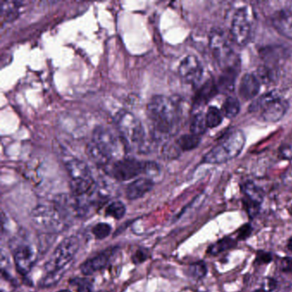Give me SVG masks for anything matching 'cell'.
Here are the masks:
<instances>
[{
	"label": "cell",
	"mask_w": 292,
	"mask_h": 292,
	"mask_svg": "<svg viewBox=\"0 0 292 292\" xmlns=\"http://www.w3.org/2000/svg\"><path fill=\"white\" fill-rule=\"evenodd\" d=\"M147 113L154 139L159 141L176 133L179 113L178 107L171 98L165 95L153 96L147 106Z\"/></svg>",
	"instance_id": "cell-1"
},
{
	"label": "cell",
	"mask_w": 292,
	"mask_h": 292,
	"mask_svg": "<svg viewBox=\"0 0 292 292\" xmlns=\"http://www.w3.org/2000/svg\"><path fill=\"white\" fill-rule=\"evenodd\" d=\"M114 123L125 148L140 151L148 148L144 126L134 114L128 111H119L114 118Z\"/></svg>",
	"instance_id": "cell-2"
},
{
	"label": "cell",
	"mask_w": 292,
	"mask_h": 292,
	"mask_svg": "<svg viewBox=\"0 0 292 292\" xmlns=\"http://www.w3.org/2000/svg\"><path fill=\"white\" fill-rule=\"evenodd\" d=\"M246 143L245 135L240 130L227 131L220 142L203 158V162L212 165H220L237 158Z\"/></svg>",
	"instance_id": "cell-3"
},
{
	"label": "cell",
	"mask_w": 292,
	"mask_h": 292,
	"mask_svg": "<svg viewBox=\"0 0 292 292\" xmlns=\"http://www.w3.org/2000/svg\"><path fill=\"white\" fill-rule=\"evenodd\" d=\"M289 109V103L275 92H269L255 100L249 107V112L260 113L266 123H276L283 119Z\"/></svg>",
	"instance_id": "cell-4"
},
{
	"label": "cell",
	"mask_w": 292,
	"mask_h": 292,
	"mask_svg": "<svg viewBox=\"0 0 292 292\" xmlns=\"http://www.w3.org/2000/svg\"><path fill=\"white\" fill-rule=\"evenodd\" d=\"M78 238L75 236L65 237L64 240L56 247L49 260L46 263V273L62 272L64 273L70 266V262L78 251Z\"/></svg>",
	"instance_id": "cell-5"
},
{
	"label": "cell",
	"mask_w": 292,
	"mask_h": 292,
	"mask_svg": "<svg viewBox=\"0 0 292 292\" xmlns=\"http://www.w3.org/2000/svg\"><path fill=\"white\" fill-rule=\"evenodd\" d=\"M209 47L214 58L222 70L237 67L234 52L225 34L219 29H214L209 35Z\"/></svg>",
	"instance_id": "cell-6"
},
{
	"label": "cell",
	"mask_w": 292,
	"mask_h": 292,
	"mask_svg": "<svg viewBox=\"0 0 292 292\" xmlns=\"http://www.w3.org/2000/svg\"><path fill=\"white\" fill-rule=\"evenodd\" d=\"M32 219L39 227L53 232L63 231L68 221L55 204L38 206L33 211Z\"/></svg>",
	"instance_id": "cell-7"
},
{
	"label": "cell",
	"mask_w": 292,
	"mask_h": 292,
	"mask_svg": "<svg viewBox=\"0 0 292 292\" xmlns=\"http://www.w3.org/2000/svg\"><path fill=\"white\" fill-rule=\"evenodd\" d=\"M92 142L111 160L120 155L121 144L124 145L119 136H117L112 130L103 126H98L94 129Z\"/></svg>",
	"instance_id": "cell-8"
},
{
	"label": "cell",
	"mask_w": 292,
	"mask_h": 292,
	"mask_svg": "<svg viewBox=\"0 0 292 292\" xmlns=\"http://www.w3.org/2000/svg\"><path fill=\"white\" fill-rule=\"evenodd\" d=\"M109 171L113 178L125 182L145 173V161L131 158H121L111 165Z\"/></svg>",
	"instance_id": "cell-9"
},
{
	"label": "cell",
	"mask_w": 292,
	"mask_h": 292,
	"mask_svg": "<svg viewBox=\"0 0 292 292\" xmlns=\"http://www.w3.org/2000/svg\"><path fill=\"white\" fill-rule=\"evenodd\" d=\"M251 23L246 8L237 10L232 19L231 35L232 41L239 47H245L251 39Z\"/></svg>",
	"instance_id": "cell-10"
},
{
	"label": "cell",
	"mask_w": 292,
	"mask_h": 292,
	"mask_svg": "<svg viewBox=\"0 0 292 292\" xmlns=\"http://www.w3.org/2000/svg\"><path fill=\"white\" fill-rule=\"evenodd\" d=\"M13 257L18 273L27 276L36 263L37 253L35 247L28 243H20L15 247Z\"/></svg>",
	"instance_id": "cell-11"
},
{
	"label": "cell",
	"mask_w": 292,
	"mask_h": 292,
	"mask_svg": "<svg viewBox=\"0 0 292 292\" xmlns=\"http://www.w3.org/2000/svg\"><path fill=\"white\" fill-rule=\"evenodd\" d=\"M178 74L185 83L197 85L203 77V67L196 56L188 55L181 61Z\"/></svg>",
	"instance_id": "cell-12"
},
{
	"label": "cell",
	"mask_w": 292,
	"mask_h": 292,
	"mask_svg": "<svg viewBox=\"0 0 292 292\" xmlns=\"http://www.w3.org/2000/svg\"><path fill=\"white\" fill-rule=\"evenodd\" d=\"M119 247H110L99 253L95 256L87 259L80 266L81 272L84 276H91L95 272L106 268L110 263Z\"/></svg>",
	"instance_id": "cell-13"
},
{
	"label": "cell",
	"mask_w": 292,
	"mask_h": 292,
	"mask_svg": "<svg viewBox=\"0 0 292 292\" xmlns=\"http://www.w3.org/2000/svg\"><path fill=\"white\" fill-rule=\"evenodd\" d=\"M272 26L283 37L292 40V11L280 10L271 18Z\"/></svg>",
	"instance_id": "cell-14"
},
{
	"label": "cell",
	"mask_w": 292,
	"mask_h": 292,
	"mask_svg": "<svg viewBox=\"0 0 292 292\" xmlns=\"http://www.w3.org/2000/svg\"><path fill=\"white\" fill-rule=\"evenodd\" d=\"M153 180L149 177H140L127 186L125 194L128 200L135 201L144 197L153 188Z\"/></svg>",
	"instance_id": "cell-15"
},
{
	"label": "cell",
	"mask_w": 292,
	"mask_h": 292,
	"mask_svg": "<svg viewBox=\"0 0 292 292\" xmlns=\"http://www.w3.org/2000/svg\"><path fill=\"white\" fill-rule=\"evenodd\" d=\"M260 88V81L257 77L252 74H246L239 84V94L244 101H249L257 96Z\"/></svg>",
	"instance_id": "cell-16"
},
{
	"label": "cell",
	"mask_w": 292,
	"mask_h": 292,
	"mask_svg": "<svg viewBox=\"0 0 292 292\" xmlns=\"http://www.w3.org/2000/svg\"><path fill=\"white\" fill-rule=\"evenodd\" d=\"M65 168L70 180L93 178L89 167L81 159L76 158L68 159L65 162Z\"/></svg>",
	"instance_id": "cell-17"
},
{
	"label": "cell",
	"mask_w": 292,
	"mask_h": 292,
	"mask_svg": "<svg viewBox=\"0 0 292 292\" xmlns=\"http://www.w3.org/2000/svg\"><path fill=\"white\" fill-rule=\"evenodd\" d=\"M219 88L216 83L212 79L208 80L203 84L202 87L198 90L196 98H194V106L202 107L207 104L208 102L217 94Z\"/></svg>",
	"instance_id": "cell-18"
},
{
	"label": "cell",
	"mask_w": 292,
	"mask_h": 292,
	"mask_svg": "<svg viewBox=\"0 0 292 292\" xmlns=\"http://www.w3.org/2000/svg\"><path fill=\"white\" fill-rule=\"evenodd\" d=\"M243 192L244 194L243 202L260 206L263 203L265 193L262 188L253 182H247L243 184Z\"/></svg>",
	"instance_id": "cell-19"
},
{
	"label": "cell",
	"mask_w": 292,
	"mask_h": 292,
	"mask_svg": "<svg viewBox=\"0 0 292 292\" xmlns=\"http://www.w3.org/2000/svg\"><path fill=\"white\" fill-rule=\"evenodd\" d=\"M237 77V69L236 67H231L226 70H223V74L220 76L218 88L222 89L225 92H232L234 88L235 81Z\"/></svg>",
	"instance_id": "cell-20"
},
{
	"label": "cell",
	"mask_w": 292,
	"mask_h": 292,
	"mask_svg": "<svg viewBox=\"0 0 292 292\" xmlns=\"http://www.w3.org/2000/svg\"><path fill=\"white\" fill-rule=\"evenodd\" d=\"M237 241L235 240L234 238L230 237H224L222 239L213 243L211 246H209L208 253L213 256L220 255L223 252L233 249L237 246Z\"/></svg>",
	"instance_id": "cell-21"
},
{
	"label": "cell",
	"mask_w": 292,
	"mask_h": 292,
	"mask_svg": "<svg viewBox=\"0 0 292 292\" xmlns=\"http://www.w3.org/2000/svg\"><path fill=\"white\" fill-rule=\"evenodd\" d=\"M23 6L22 2L19 1H2L1 2V14L5 20L12 21L19 15V10Z\"/></svg>",
	"instance_id": "cell-22"
},
{
	"label": "cell",
	"mask_w": 292,
	"mask_h": 292,
	"mask_svg": "<svg viewBox=\"0 0 292 292\" xmlns=\"http://www.w3.org/2000/svg\"><path fill=\"white\" fill-rule=\"evenodd\" d=\"M86 153L88 158L96 165H107L111 161V159L92 141L87 144Z\"/></svg>",
	"instance_id": "cell-23"
},
{
	"label": "cell",
	"mask_w": 292,
	"mask_h": 292,
	"mask_svg": "<svg viewBox=\"0 0 292 292\" xmlns=\"http://www.w3.org/2000/svg\"><path fill=\"white\" fill-rule=\"evenodd\" d=\"M201 142V136H196L193 134H187L180 136L176 141V146L182 151L193 150L199 146Z\"/></svg>",
	"instance_id": "cell-24"
},
{
	"label": "cell",
	"mask_w": 292,
	"mask_h": 292,
	"mask_svg": "<svg viewBox=\"0 0 292 292\" xmlns=\"http://www.w3.org/2000/svg\"><path fill=\"white\" fill-rule=\"evenodd\" d=\"M221 112L227 119H233L240 112V103L237 99L229 96L223 104Z\"/></svg>",
	"instance_id": "cell-25"
},
{
	"label": "cell",
	"mask_w": 292,
	"mask_h": 292,
	"mask_svg": "<svg viewBox=\"0 0 292 292\" xmlns=\"http://www.w3.org/2000/svg\"><path fill=\"white\" fill-rule=\"evenodd\" d=\"M126 214V208L120 201H115L107 206L105 214L107 217H112L115 220H121Z\"/></svg>",
	"instance_id": "cell-26"
},
{
	"label": "cell",
	"mask_w": 292,
	"mask_h": 292,
	"mask_svg": "<svg viewBox=\"0 0 292 292\" xmlns=\"http://www.w3.org/2000/svg\"><path fill=\"white\" fill-rule=\"evenodd\" d=\"M207 127L213 129L222 123L223 113L217 107H210L205 115Z\"/></svg>",
	"instance_id": "cell-27"
},
{
	"label": "cell",
	"mask_w": 292,
	"mask_h": 292,
	"mask_svg": "<svg viewBox=\"0 0 292 292\" xmlns=\"http://www.w3.org/2000/svg\"><path fill=\"white\" fill-rule=\"evenodd\" d=\"M207 128L205 115H203V113H197L191 121L190 133L201 136L205 133Z\"/></svg>",
	"instance_id": "cell-28"
},
{
	"label": "cell",
	"mask_w": 292,
	"mask_h": 292,
	"mask_svg": "<svg viewBox=\"0 0 292 292\" xmlns=\"http://www.w3.org/2000/svg\"><path fill=\"white\" fill-rule=\"evenodd\" d=\"M207 273H208V267L203 260L197 261L188 266V274L191 278L202 279L205 277Z\"/></svg>",
	"instance_id": "cell-29"
},
{
	"label": "cell",
	"mask_w": 292,
	"mask_h": 292,
	"mask_svg": "<svg viewBox=\"0 0 292 292\" xmlns=\"http://www.w3.org/2000/svg\"><path fill=\"white\" fill-rule=\"evenodd\" d=\"M70 285L75 287L76 292H93V283L88 278H71L69 281Z\"/></svg>",
	"instance_id": "cell-30"
},
{
	"label": "cell",
	"mask_w": 292,
	"mask_h": 292,
	"mask_svg": "<svg viewBox=\"0 0 292 292\" xmlns=\"http://www.w3.org/2000/svg\"><path fill=\"white\" fill-rule=\"evenodd\" d=\"M112 232V226L107 223H98L92 229V233L96 239L102 240L107 238Z\"/></svg>",
	"instance_id": "cell-31"
},
{
	"label": "cell",
	"mask_w": 292,
	"mask_h": 292,
	"mask_svg": "<svg viewBox=\"0 0 292 292\" xmlns=\"http://www.w3.org/2000/svg\"><path fill=\"white\" fill-rule=\"evenodd\" d=\"M149 256H150V252L148 249H145V248H139V249H136V252L132 255L131 260H132L133 263L137 265V264H141L146 261L149 258Z\"/></svg>",
	"instance_id": "cell-32"
},
{
	"label": "cell",
	"mask_w": 292,
	"mask_h": 292,
	"mask_svg": "<svg viewBox=\"0 0 292 292\" xmlns=\"http://www.w3.org/2000/svg\"><path fill=\"white\" fill-rule=\"evenodd\" d=\"M272 260V255L270 252L264 251V250H258L256 252V257L255 262L257 265H264L268 264Z\"/></svg>",
	"instance_id": "cell-33"
},
{
	"label": "cell",
	"mask_w": 292,
	"mask_h": 292,
	"mask_svg": "<svg viewBox=\"0 0 292 292\" xmlns=\"http://www.w3.org/2000/svg\"><path fill=\"white\" fill-rule=\"evenodd\" d=\"M252 232H253V228H252L251 225L246 224L237 230V240H245L247 238H249L250 235L252 234Z\"/></svg>",
	"instance_id": "cell-34"
},
{
	"label": "cell",
	"mask_w": 292,
	"mask_h": 292,
	"mask_svg": "<svg viewBox=\"0 0 292 292\" xmlns=\"http://www.w3.org/2000/svg\"><path fill=\"white\" fill-rule=\"evenodd\" d=\"M159 172L158 164L153 161H145V174L148 176H155Z\"/></svg>",
	"instance_id": "cell-35"
},
{
	"label": "cell",
	"mask_w": 292,
	"mask_h": 292,
	"mask_svg": "<svg viewBox=\"0 0 292 292\" xmlns=\"http://www.w3.org/2000/svg\"><path fill=\"white\" fill-rule=\"evenodd\" d=\"M279 269L281 272L292 273V258L284 257L281 259Z\"/></svg>",
	"instance_id": "cell-36"
},
{
	"label": "cell",
	"mask_w": 292,
	"mask_h": 292,
	"mask_svg": "<svg viewBox=\"0 0 292 292\" xmlns=\"http://www.w3.org/2000/svg\"><path fill=\"white\" fill-rule=\"evenodd\" d=\"M177 148L174 147V146H165L163 149V154L165 157H169V158L176 157L177 155V151L179 150V148Z\"/></svg>",
	"instance_id": "cell-37"
},
{
	"label": "cell",
	"mask_w": 292,
	"mask_h": 292,
	"mask_svg": "<svg viewBox=\"0 0 292 292\" xmlns=\"http://www.w3.org/2000/svg\"><path fill=\"white\" fill-rule=\"evenodd\" d=\"M280 156L284 159H292V147L289 145L283 146L279 150Z\"/></svg>",
	"instance_id": "cell-38"
},
{
	"label": "cell",
	"mask_w": 292,
	"mask_h": 292,
	"mask_svg": "<svg viewBox=\"0 0 292 292\" xmlns=\"http://www.w3.org/2000/svg\"><path fill=\"white\" fill-rule=\"evenodd\" d=\"M282 180H283L284 185L292 187V167H289V169H287L286 171H284V173L282 176Z\"/></svg>",
	"instance_id": "cell-39"
},
{
	"label": "cell",
	"mask_w": 292,
	"mask_h": 292,
	"mask_svg": "<svg viewBox=\"0 0 292 292\" xmlns=\"http://www.w3.org/2000/svg\"><path fill=\"white\" fill-rule=\"evenodd\" d=\"M264 283H265V287H264L263 289H266L269 292L272 291L273 289H276L277 284H278L277 281L275 280L274 278H266Z\"/></svg>",
	"instance_id": "cell-40"
},
{
	"label": "cell",
	"mask_w": 292,
	"mask_h": 292,
	"mask_svg": "<svg viewBox=\"0 0 292 292\" xmlns=\"http://www.w3.org/2000/svg\"><path fill=\"white\" fill-rule=\"evenodd\" d=\"M287 248L292 253V237L289 238L288 243H287Z\"/></svg>",
	"instance_id": "cell-41"
},
{
	"label": "cell",
	"mask_w": 292,
	"mask_h": 292,
	"mask_svg": "<svg viewBox=\"0 0 292 292\" xmlns=\"http://www.w3.org/2000/svg\"><path fill=\"white\" fill-rule=\"evenodd\" d=\"M252 292H269L266 290V289H263V288H260V289H255L254 291Z\"/></svg>",
	"instance_id": "cell-42"
},
{
	"label": "cell",
	"mask_w": 292,
	"mask_h": 292,
	"mask_svg": "<svg viewBox=\"0 0 292 292\" xmlns=\"http://www.w3.org/2000/svg\"><path fill=\"white\" fill-rule=\"evenodd\" d=\"M58 292H70V290H68V289H64V290H59Z\"/></svg>",
	"instance_id": "cell-43"
}]
</instances>
